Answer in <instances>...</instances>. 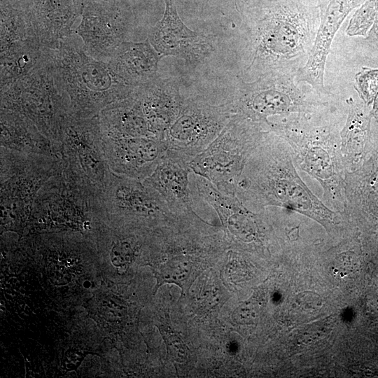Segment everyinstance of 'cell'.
Segmentation results:
<instances>
[{"label":"cell","instance_id":"1","mask_svg":"<svg viewBox=\"0 0 378 378\" xmlns=\"http://www.w3.org/2000/svg\"><path fill=\"white\" fill-rule=\"evenodd\" d=\"M304 1L239 0L244 75L255 80L304 65L319 23L318 6Z\"/></svg>","mask_w":378,"mask_h":378},{"label":"cell","instance_id":"26","mask_svg":"<svg viewBox=\"0 0 378 378\" xmlns=\"http://www.w3.org/2000/svg\"><path fill=\"white\" fill-rule=\"evenodd\" d=\"M376 4V15L374 21L369 30L364 41L368 47L377 53L378 56V0H374Z\"/></svg>","mask_w":378,"mask_h":378},{"label":"cell","instance_id":"21","mask_svg":"<svg viewBox=\"0 0 378 378\" xmlns=\"http://www.w3.org/2000/svg\"><path fill=\"white\" fill-rule=\"evenodd\" d=\"M354 88L367 104H370L378 93V69L363 67L355 76Z\"/></svg>","mask_w":378,"mask_h":378},{"label":"cell","instance_id":"17","mask_svg":"<svg viewBox=\"0 0 378 378\" xmlns=\"http://www.w3.org/2000/svg\"><path fill=\"white\" fill-rule=\"evenodd\" d=\"M45 49L34 40H27L1 50L0 87L25 76L43 59Z\"/></svg>","mask_w":378,"mask_h":378},{"label":"cell","instance_id":"2","mask_svg":"<svg viewBox=\"0 0 378 378\" xmlns=\"http://www.w3.org/2000/svg\"><path fill=\"white\" fill-rule=\"evenodd\" d=\"M75 33L49 49L55 81L68 95L71 113L80 118L99 115L109 105L130 97L136 88L120 79L108 62L94 59Z\"/></svg>","mask_w":378,"mask_h":378},{"label":"cell","instance_id":"19","mask_svg":"<svg viewBox=\"0 0 378 378\" xmlns=\"http://www.w3.org/2000/svg\"><path fill=\"white\" fill-rule=\"evenodd\" d=\"M194 265L191 260L185 256L175 257L160 267L157 273V288L165 283L174 284L179 286L183 293L190 286Z\"/></svg>","mask_w":378,"mask_h":378},{"label":"cell","instance_id":"28","mask_svg":"<svg viewBox=\"0 0 378 378\" xmlns=\"http://www.w3.org/2000/svg\"><path fill=\"white\" fill-rule=\"evenodd\" d=\"M373 110L375 112L378 113V93L376 95L374 99V106H373Z\"/></svg>","mask_w":378,"mask_h":378},{"label":"cell","instance_id":"4","mask_svg":"<svg viewBox=\"0 0 378 378\" xmlns=\"http://www.w3.org/2000/svg\"><path fill=\"white\" fill-rule=\"evenodd\" d=\"M1 108L20 113L31 120L57 147L63 119L71 113L70 100L53 76L49 49L41 62L19 79L1 86Z\"/></svg>","mask_w":378,"mask_h":378},{"label":"cell","instance_id":"22","mask_svg":"<svg viewBox=\"0 0 378 378\" xmlns=\"http://www.w3.org/2000/svg\"><path fill=\"white\" fill-rule=\"evenodd\" d=\"M135 253L133 244L126 238H115L111 243L109 257L113 265L118 267L130 265Z\"/></svg>","mask_w":378,"mask_h":378},{"label":"cell","instance_id":"20","mask_svg":"<svg viewBox=\"0 0 378 378\" xmlns=\"http://www.w3.org/2000/svg\"><path fill=\"white\" fill-rule=\"evenodd\" d=\"M376 15L374 0H367L352 15L346 29L349 36H366L372 26Z\"/></svg>","mask_w":378,"mask_h":378},{"label":"cell","instance_id":"24","mask_svg":"<svg viewBox=\"0 0 378 378\" xmlns=\"http://www.w3.org/2000/svg\"><path fill=\"white\" fill-rule=\"evenodd\" d=\"M258 308L251 301L244 302L232 313V319L239 324H251L258 318Z\"/></svg>","mask_w":378,"mask_h":378},{"label":"cell","instance_id":"8","mask_svg":"<svg viewBox=\"0 0 378 378\" xmlns=\"http://www.w3.org/2000/svg\"><path fill=\"white\" fill-rule=\"evenodd\" d=\"M132 23V10L125 0H85L74 33L88 55L107 62L126 41Z\"/></svg>","mask_w":378,"mask_h":378},{"label":"cell","instance_id":"11","mask_svg":"<svg viewBox=\"0 0 378 378\" xmlns=\"http://www.w3.org/2000/svg\"><path fill=\"white\" fill-rule=\"evenodd\" d=\"M226 105L212 106L202 102H185L183 109L166 135L171 148H200L218 136L231 118Z\"/></svg>","mask_w":378,"mask_h":378},{"label":"cell","instance_id":"15","mask_svg":"<svg viewBox=\"0 0 378 378\" xmlns=\"http://www.w3.org/2000/svg\"><path fill=\"white\" fill-rule=\"evenodd\" d=\"M0 125L1 147L20 153L61 160L60 154L53 142L24 115L1 108Z\"/></svg>","mask_w":378,"mask_h":378},{"label":"cell","instance_id":"6","mask_svg":"<svg viewBox=\"0 0 378 378\" xmlns=\"http://www.w3.org/2000/svg\"><path fill=\"white\" fill-rule=\"evenodd\" d=\"M297 74L294 71H276L250 82L239 79L226 106L230 113L264 120L270 115L308 109L315 102L297 81Z\"/></svg>","mask_w":378,"mask_h":378},{"label":"cell","instance_id":"9","mask_svg":"<svg viewBox=\"0 0 378 378\" xmlns=\"http://www.w3.org/2000/svg\"><path fill=\"white\" fill-rule=\"evenodd\" d=\"M106 218L153 219L169 207L165 200L144 181L113 172L100 191Z\"/></svg>","mask_w":378,"mask_h":378},{"label":"cell","instance_id":"13","mask_svg":"<svg viewBox=\"0 0 378 378\" xmlns=\"http://www.w3.org/2000/svg\"><path fill=\"white\" fill-rule=\"evenodd\" d=\"M162 19L148 31V39L162 57L176 56L187 62H199L214 48L207 37L188 27L177 12L174 0H164Z\"/></svg>","mask_w":378,"mask_h":378},{"label":"cell","instance_id":"23","mask_svg":"<svg viewBox=\"0 0 378 378\" xmlns=\"http://www.w3.org/2000/svg\"><path fill=\"white\" fill-rule=\"evenodd\" d=\"M160 332L166 344L167 355L176 362L184 361L187 348L183 341L167 327L161 328Z\"/></svg>","mask_w":378,"mask_h":378},{"label":"cell","instance_id":"7","mask_svg":"<svg viewBox=\"0 0 378 378\" xmlns=\"http://www.w3.org/2000/svg\"><path fill=\"white\" fill-rule=\"evenodd\" d=\"M59 145L64 164L101 191L112 171L104 153L99 115L80 118L69 113L60 125Z\"/></svg>","mask_w":378,"mask_h":378},{"label":"cell","instance_id":"5","mask_svg":"<svg viewBox=\"0 0 378 378\" xmlns=\"http://www.w3.org/2000/svg\"><path fill=\"white\" fill-rule=\"evenodd\" d=\"M61 165L55 158L1 147V227L20 232L29 225L38 192Z\"/></svg>","mask_w":378,"mask_h":378},{"label":"cell","instance_id":"3","mask_svg":"<svg viewBox=\"0 0 378 378\" xmlns=\"http://www.w3.org/2000/svg\"><path fill=\"white\" fill-rule=\"evenodd\" d=\"M106 218L100 191L73 173L60 169L41 187L35 199L30 225L39 229L71 228L85 232Z\"/></svg>","mask_w":378,"mask_h":378},{"label":"cell","instance_id":"14","mask_svg":"<svg viewBox=\"0 0 378 378\" xmlns=\"http://www.w3.org/2000/svg\"><path fill=\"white\" fill-rule=\"evenodd\" d=\"M134 94L141 107L151 138L166 146L167 133L181 113L185 104L180 95L178 87L171 80L157 76L136 87Z\"/></svg>","mask_w":378,"mask_h":378},{"label":"cell","instance_id":"18","mask_svg":"<svg viewBox=\"0 0 378 378\" xmlns=\"http://www.w3.org/2000/svg\"><path fill=\"white\" fill-rule=\"evenodd\" d=\"M0 7L1 50L27 40L37 41L30 32L19 0H0Z\"/></svg>","mask_w":378,"mask_h":378},{"label":"cell","instance_id":"27","mask_svg":"<svg viewBox=\"0 0 378 378\" xmlns=\"http://www.w3.org/2000/svg\"><path fill=\"white\" fill-rule=\"evenodd\" d=\"M354 258L347 253L342 254L337 258L335 270L340 274L346 275L355 270Z\"/></svg>","mask_w":378,"mask_h":378},{"label":"cell","instance_id":"12","mask_svg":"<svg viewBox=\"0 0 378 378\" xmlns=\"http://www.w3.org/2000/svg\"><path fill=\"white\" fill-rule=\"evenodd\" d=\"M32 36L43 48L54 50L74 31L85 0H19Z\"/></svg>","mask_w":378,"mask_h":378},{"label":"cell","instance_id":"16","mask_svg":"<svg viewBox=\"0 0 378 378\" xmlns=\"http://www.w3.org/2000/svg\"><path fill=\"white\" fill-rule=\"evenodd\" d=\"M161 58L147 38L141 42L124 41L107 62L120 79L136 88L157 76Z\"/></svg>","mask_w":378,"mask_h":378},{"label":"cell","instance_id":"10","mask_svg":"<svg viewBox=\"0 0 378 378\" xmlns=\"http://www.w3.org/2000/svg\"><path fill=\"white\" fill-rule=\"evenodd\" d=\"M367 0H317L319 23L312 48L296 80L318 94L328 92L324 85L325 66L332 40L347 15Z\"/></svg>","mask_w":378,"mask_h":378},{"label":"cell","instance_id":"25","mask_svg":"<svg viewBox=\"0 0 378 378\" xmlns=\"http://www.w3.org/2000/svg\"><path fill=\"white\" fill-rule=\"evenodd\" d=\"M298 305L305 312H315L323 305L321 297L312 291H304L297 295L295 298Z\"/></svg>","mask_w":378,"mask_h":378}]
</instances>
